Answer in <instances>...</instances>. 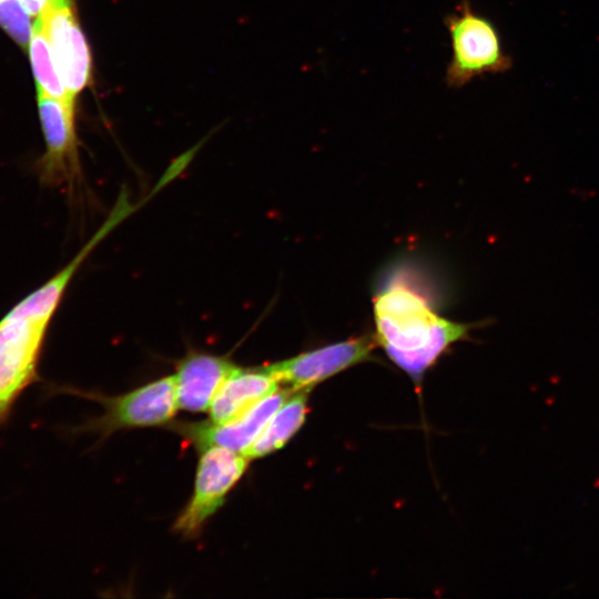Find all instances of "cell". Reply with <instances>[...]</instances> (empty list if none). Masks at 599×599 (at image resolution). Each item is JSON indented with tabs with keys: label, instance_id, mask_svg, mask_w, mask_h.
Returning a JSON list of instances; mask_svg holds the SVG:
<instances>
[{
	"label": "cell",
	"instance_id": "6da1fadb",
	"mask_svg": "<svg viewBox=\"0 0 599 599\" xmlns=\"http://www.w3.org/2000/svg\"><path fill=\"white\" fill-rule=\"evenodd\" d=\"M377 344L389 359L419 383L425 372L474 325L453 322L395 272L374 296Z\"/></svg>",
	"mask_w": 599,
	"mask_h": 599
},
{
	"label": "cell",
	"instance_id": "7a4b0ae2",
	"mask_svg": "<svg viewBox=\"0 0 599 599\" xmlns=\"http://www.w3.org/2000/svg\"><path fill=\"white\" fill-rule=\"evenodd\" d=\"M97 246L90 238L75 256L0 319V425L37 378L49 325L82 262Z\"/></svg>",
	"mask_w": 599,
	"mask_h": 599
},
{
	"label": "cell",
	"instance_id": "3957f363",
	"mask_svg": "<svg viewBox=\"0 0 599 599\" xmlns=\"http://www.w3.org/2000/svg\"><path fill=\"white\" fill-rule=\"evenodd\" d=\"M444 22L451 49L445 73L449 88L459 89L478 77L511 69L512 58L496 24L476 11L469 0H460Z\"/></svg>",
	"mask_w": 599,
	"mask_h": 599
},
{
	"label": "cell",
	"instance_id": "277c9868",
	"mask_svg": "<svg viewBox=\"0 0 599 599\" xmlns=\"http://www.w3.org/2000/svg\"><path fill=\"white\" fill-rule=\"evenodd\" d=\"M200 451L192 496L173 525L175 532L187 538L197 536L222 507L250 461L243 454L223 447L211 446Z\"/></svg>",
	"mask_w": 599,
	"mask_h": 599
},
{
	"label": "cell",
	"instance_id": "5b68a950",
	"mask_svg": "<svg viewBox=\"0 0 599 599\" xmlns=\"http://www.w3.org/2000/svg\"><path fill=\"white\" fill-rule=\"evenodd\" d=\"M103 407L87 429L106 437L114 432L163 426L172 423L179 408L174 378L166 376L118 396L85 395Z\"/></svg>",
	"mask_w": 599,
	"mask_h": 599
},
{
	"label": "cell",
	"instance_id": "8992f818",
	"mask_svg": "<svg viewBox=\"0 0 599 599\" xmlns=\"http://www.w3.org/2000/svg\"><path fill=\"white\" fill-rule=\"evenodd\" d=\"M45 151L37 163L40 182L77 194L82 172L75 133L74 105L38 93Z\"/></svg>",
	"mask_w": 599,
	"mask_h": 599
},
{
	"label": "cell",
	"instance_id": "52a82bcc",
	"mask_svg": "<svg viewBox=\"0 0 599 599\" xmlns=\"http://www.w3.org/2000/svg\"><path fill=\"white\" fill-rule=\"evenodd\" d=\"M376 345L375 336L363 335L301 353L265 367L281 385L292 390L312 389L337 373L370 359Z\"/></svg>",
	"mask_w": 599,
	"mask_h": 599
},
{
	"label": "cell",
	"instance_id": "ba28073f",
	"mask_svg": "<svg viewBox=\"0 0 599 599\" xmlns=\"http://www.w3.org/2000/svg\"><path fill=\"white\" fill-rule=\"evenodd\" d=\"M38 22L50 44L60 77L75 99L90 82L91 53L68 0H49Z\"/></svg>",
	"mask_w": 599,
	"mask_h": 599
},
{
	"label": "cell",
	"instance_id": "9c48e42d",
	"mask_svg": "<svg viewBox=\"0 0 599 599\" xmlns=\"http://www.w3.org/2000/svg\"><path fill=\"white\" fill-rule=\"evenodd\" d=\"M291 393L292 389L280 387L223 423L183 422L172 424L171 428L199 450L217 446L244 454Z\"/></svg>",
	"mask_w": 599,
	"mask_h": 599
},
{
	"label": "cell",
	"instance_id": "30bf717a",
	"mask_svg": "<svg viewBox=\"0 0 599 599\" xmlns=\"http://www.w3.org/2000/svg\"><path fill=\"white\" fill-rule=\"evenodd\" d=\"M235 367L226 357L189 353L173 375L179 408L191 413L207 412L219 388Z\"/></svg>",
	"mask_w": 599,
	"mask_h": 599
},
{
	"label": "cell",
	"instance_id": "8fae6325",
	"mask_svg": "<svg viewBox=\"0 0 599 599\" xmlns=\"http://www.w3.org/2000/svg\"><path fill=\"white\" fill-rule=\"evenodd\" d=\"M280 382L264 366H236L225 378L209 408L210 420L226 422L266 395L277 390Z\"/></svg>",
	"mask_w": 599,
	"mask_h": 599
},
{
	"label": "cell",
	"instance_id": "7c38bea8",
	"mask_svg": "<svg viewBox=\"0 0 599 599\" xmlns=\"http://www.w3.org/2000/svg\"><path fill=\"white\" fill-rule=\"evenodd\" d=\"M309 392L311 389L292 390L243 455L250 460L262 458L285 446L305 422Z\"/></svg>",
	"mask_w": 599,
	"mask_h": 599
},
{
	"label": "cell",
	"instance_id": "4fadbf2b",
	"mask_svg": "<svg viewBox=\"0 0 599 599\" xmlns=\"http://www.w3.org/2000/svg\"><path fill=\"white\" fill-rule=\"evenodd\" d=\"M30 59L38 93L74 105V98L70 94L60 77L52 50L38 20L33 26L30 40Z\"/></svg>",
	"mask_w": 599,
	"mask_h": 599
},
{
	"label": "cell",
	"instance_id": "5bb4252c",
	"mask_svg": "<svg viewBox=\"0 0 599 599\" xmlns=\"http://www.w3.org/2000/svg\"><path fill=\"white\" fill-rule=\"evenodd\" d=\"M0 26L21 47L30 44L33 28L30 12L21 0H0Z\"/></svg>",
	"mask_w": 599,
	"mask_h": 599
}]
</instances>
